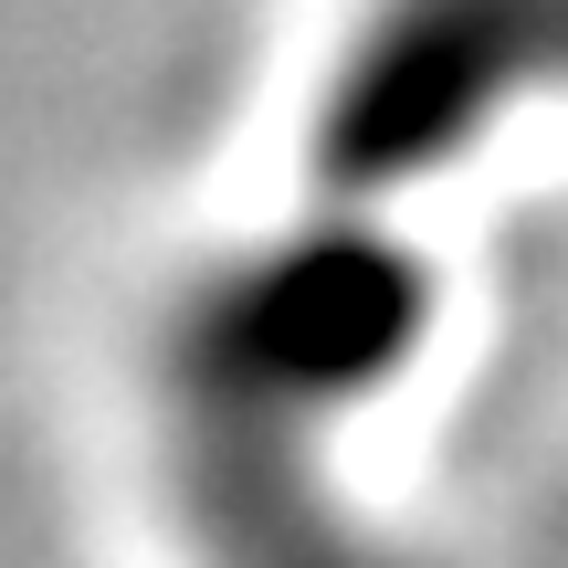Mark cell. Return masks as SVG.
<instances>
[{
  "label": "cell",
  "instance_id": "cell-2",
  "mask_svg": "<svg viewBox=\"0 0 568 568\" xmlns=\"http://www.w3.org/2000/svg\"><path fill=\"white\" fill-rule=\"evenodd\" d=\"M568 74V0H379L326 84L316 169L337 190H400L410 169L474 148L506 95Z\"/></svg>",
  "mask_w": 568,
  "mask_h": 568
},
{
  "label": "cell",
  "instance_id": "cell-1",
  "mask_svg": "<svg viewBox=\"0 0 568 568\" xmlns=\"http://www.w3.org/2000/svg\"><path fill=\"white\" fill-rule=\"evenodd\" d=\"M422 326V274L389 253L379 232H316V243L222 264L169 326V400H180V443L243 453V485H222L232 516V568H379L347 527L274 506L284 453L305 443V410L368 389Z\"/></svg>",
  "mask_w": 568,
  "mask_h": 568
}]
</instances>
